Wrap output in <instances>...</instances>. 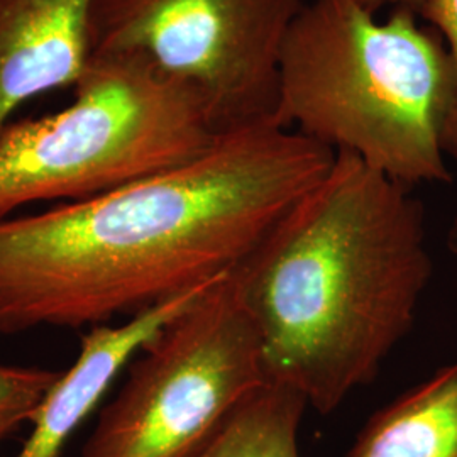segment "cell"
Instances as JSON below:
<instances>
[{
	"label": "cell",
	"instance_id": "7c38bea8",
	"mask_svg": "<svg viewBox=\"0 0 457 457\" xmlns=\"http://www.w3.org/2000/svg\"><path fill=\"white\" fill-rule=\"evenodd\" d=\"M420 17L441 34L457 77V0H427ZM442 149L457 162V97L442 132Z\"/></svg>",
	"mask_w": 457,
	"mask_h": 457
},
{
	"label": "cell",
	"instance_id": "ba28073f",
	"mask_svg": "<svg viewBox=\"0 0 457 457\" xmlns=\"http://www.w3.org/2000/svg\"><path fill=\"white\" fill-rule=\"evenodd\" d=\"M213 281L139 312L120 326L92 327L83 336L80 353L71 368L62 373L36 410L31 434L14 457H60L66 441L97 407L132 356L171 319L188 309Z\"/></svg>",
	"mask_w": 457,
	"mask_h": 457
},
{
	"label": "cell",
	"instance_id": "6da1fadb",
	"mask_svg": "<svg viewBox=\"0 0 457 457\" xmlns=\"http://www.w3.org/2000/svg\"><path fill=\"white\" fill-rule=\"evenodd\" d=\"M336 151L273 120L188 163L0 220V334L102 326L237 268L328 173Z\"/></svg>",
	"mask_w": 457,
	"mask_h": 457
},
{
	"label": "cell",
	"instance_id": "4fadbf2b",
	"mask_svg": "<svg viewBox=\"0 0 457 457\" xmlns=\"http://www.w3.org/2000/svg\"><path fill=\"white\" fill-rule=\"evenodd\" d=\"M354 2L373 14H376L383 7H393V9L403 7V9H410L420 16L427 0H354Z\"/></svg>",
	"mask_w": 457,
	"mask_h": 457
},
{
	"label": "cell",
	"instance_id": "5bb4252c",
	"mask_svg": "<svg viewBox=\"0 0 457 457\" xmlns=\"http://www.w3.org/2000/svg\"><path fill=\"white\" fill-rule=\"evenodd\" d=\"M447 249L457 258V219L447 232Z\"/></svg>",
	"mask_w": 457,
	"mask_h": 457
},
{
	"label": "cell",
	"instance_id": "3957f363",
	"mask_svg": "<svg viewBox=\"0 0 457 457\" xmlns=\"http://www.w3.org/2000/svg\"><path fill=\"white\" fill-rule=\"evenodd\" d=\"M419 17L396 7L381 22L354 0L305 2L281 48L273 122L353 153L409 190L453 181L442 132L456 70Z\"/></svg>",
	"mask_w": 457,
	"mask_h": 457
},
{
	"label": "cell",
	"instance_id": "5b68a950",
	"mask_svg": "<svg viewBox=\"0 0 457 457\" xmlns=\"http://www.w3.org/2000/svg\"><path fill=\"white\" fill-rule=\"evenodd\" d=\"M80 457H195L270 376L230 275L139 351Z\"/></svg>",
	"mask_w": 457,
	"mask_h": 457
},
{
	"label": "cell",
	"instance_id": "30bf717a",
	"mask_svg": "<svg viewBox=\"0 0 457 457\" xmlns=\"http://www.w3.org/2000/svg\"><path fill=\"white\" fill-rule=\"evenodd\" d=\"M307 407L302 393L270 379L245 398L195 457H300L298 430Z\"/></svg>",
	"mask_w": 457,
	"mask_h": 457
},
{
	"label": "cell",
	"instance_id": "8992f818",
	"mask_svg": "<svg viewBox=\"0 0 457 457\" xmlns=\"http://www.w3.org/2000/svg\"><path fill=\"white\" fill-rule=\"evenodd\" d=\"M305 0H94L90 58L137 56L194 88L224 132L273 120L285 37Z\"/></svg>",
	"mask_w": 457,
	"mask_h": 457
},
{
	"label": "cell",
	"instance_id": "52a82bcc",
	"mask_svg": "<svg viewBox=\"0 0 457 457\" xmlns=\"http://www.w3.org/2000/svg\"><path fill=\"white\" fill-rule=\"evenodd\" d=\"M94 0H0V134L31 98L75 85L90 62Z\"/></svg>",
	"mask_w": 457,
	"mask_h": 457
},
{
	"label": "cell",
	"instance_id": "8fae6325",
	"mask_svg": "<svg viewBox=\"0 0 457 457\" xmlns=\"http://www.w3.org/2000/svg\"><path fill=\"white\" fill-rule=\"evenodd\" d=\"M63 371L34 366L0 364V444L7 441L34 413Z\"/></svg>",
	"mask_w": 457,
	"mask_h": 457
},
{
	"label": "cell",
	"instance_id": "7a4b0ae2",
	"mask_svg": "<svg viewBox=\"0 0 457 457\" xmlns=\"http://www.w3.org/2000/svg\"><path fill=\"white\" fill-rule=\"evenodd\" d=\"M422 202L347 151L228 275L270 379L327 415L409 336L432 278Z\"/></svg>",
	"mask_w": 457,
	"mask_h": 457
},
{
	"label": "cell",
	"instance_id": "9c48e42d",
	"mask_svg": "<svg viewBox=\"0 0 457 457\" xmlns=\"http://www.w3.org/2000/svg\"><path fill=\"white\" fill-rule=\"evenodd\" d=\"M344 457H457V362L378 410Z\"/></svg>",
	"mask_w": 457,
	"mask_h": 457
},
{
	"label": "cell",
	"instance_id": "277c9868",
	"mask_svg": "<svg viewBox=\"0 0 457 457\" xmlns=\"http://www.w3.org/2000/svg\"><path fill=\"white\" fill-rule=\"evenodd\" d=\"M56 114L0 134V220L21 205L107 194L188 163L224 134L207 104L129 54L92 56Z\"/></svg>",
	"mask_w": 457,
	"mask_h": 457
}]
</instances>
